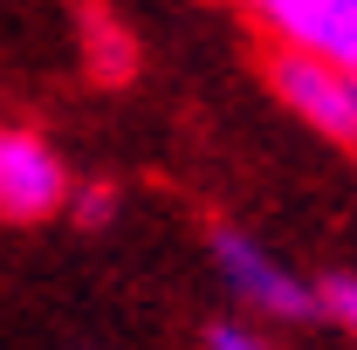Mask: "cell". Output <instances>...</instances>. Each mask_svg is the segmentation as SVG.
<instances>
[{
  "mask_svg": "<svg viewBox=\"0 0 357 350\" xmlns=\"http://www.w3.org/2000/svg\"><path fill=\"white\" fill-rule=\"evenodd\" d=\"M69 213L83 220V227H103V220L117 213V192H110V185H76V192H69Z\"/></svg>",
  "mask_w": 357,
  "mask_h": 350,
  "instance_id": "obj_8",
  "label": "cell"
},
{
  "mask_svg": "<svg viewBox=\"0 0 357 350\" xmlns=\"http://www.w3.org/2000/svg\"><path fill=\"white\" fill-rule=\"evenodd\" d=\"M241 7L275 48H303L357 76V0H241Z\"/></svg>",
  "mask_w": 357,
  "mask_h": 350,
  "instance_id": "obj_4",
  "label": "cell"
},
{
  "mask_svg": "<svg viewBox=\"0 0 357 350\" xmlns=\"http://www.w3.org/2000/svg\"><path fill=\"white\" fill-rule=\"evenodd\" d=\"M351 151H357V124H351Z\"/></svg>",
  "mask_w": 357,
  "mask_h": 350,
  "instance_id": "obj_9",
  "label": "cell"
},
{
  "mask_svg": "<svg viewBox=\"0 0 357 350\" xmlns=\"http://www.w3.org/2000/svg\"><path fill=\"white\" fill-rule=\"evenodd\" d=\"M316 296H323V316H330L337 330H351V337H357V275H330V282H316Z\"/></svg>",
  "mask_w": 357,
  "mask_h": 350,
  "instance_id": "obj_7",
  "label": "cell"
},
{
  "mask_svg": "<svg viewBox=\"0 0 357 350\" xmlns=\"http://www.w3.org/2000/svg\"><path fill=\"white\" fill-rule=\"evenodd\" d=\"M275 96L310 124V131L351 144L357 124V76L344 62H323V55H303V48H275Z\"/></svg>",
  "mask_w": 357,
  "mask_h": 350,
  "instance_id": "obj_3",
  "label": "cell"
},
{
  "mask_svg": "<svg viewBox=\"0 0 357 350\" xmlns=\"http://www.w3.org/2000/svg\"><path fill=\"white\" fill-rule=\"evenodd\" d=\"M213 268H220V289L255 323H310V316H323V296H316L310 275H296L268 241L241 234V227H213Z\"/></svg>",
  "mask_w": 357,
  "mask_h": 350,
  "instance_id": "obj_1",
  "label": "cell"
},
{
  "mask_svg": "<svg viewBox=\"0 0 357 350\" xmlns=\"http://www.w3.org/2000/svg\"><path fill=\"white\" fill-rule=\"evenodd\" d=\"M69 192H76V178L42 131L0 124V220L35 227L48 213H69Z\"/></svg>",
  "mask_w": 357,
  "mask_h": 350,
  "instance_id": "obj_2",
  "label": "cell"
},
{
  "mask_svg": "<svg viewBox=\"0 0 357 350\" xmlns=\"http://www.w3.org/2000/svg\"><path fill=\"white\" fill-rule=\"evenodd\" d=\"M206 350H275V337H268V323H255V316H220L206 330Z\"/></svg>",
  "mask_w": 357,
  "mask_h": 350,
  "instance_id": "obj_6",
  "label": "cell"
},
{
  "mask_svg": "<svg viewBox=\"0 0 357 350\" xmlns=\"http://www.w3.org/2000/svg\"><path fill=\"white\" fill-rule=\"evenodd\" d=\"M89 69H96V76H110V83H124V76H131L137 69V55H131V42H124V28H117V21H110V14H89Z\"/></svg>",
  "mask_w": 357,
  "mask_h": 350,
  "instance_id": "obj_5",
  "label": "cell"
}]
</instances>
